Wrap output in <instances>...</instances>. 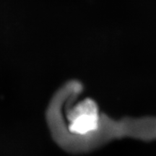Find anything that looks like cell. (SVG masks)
Listing matches in <instances>:
<instances>
[{
	"label": "cell",
	"mask_w": 156,
	"mask_h": 156,
	"mask_svg": "<svg viewBox=\"0 0 156 156\" xmlns=\"http://www.w3.org/2000/svg\"><path fill=\"white\" fill-rule=\"evenodd\" d=\"M69 122V131L77 135H87L97 131L100 124V116L97 104L91 99H85L67 113Z\"/></svg>",
	"instance_id": "obj_1"
}]
</instances>
